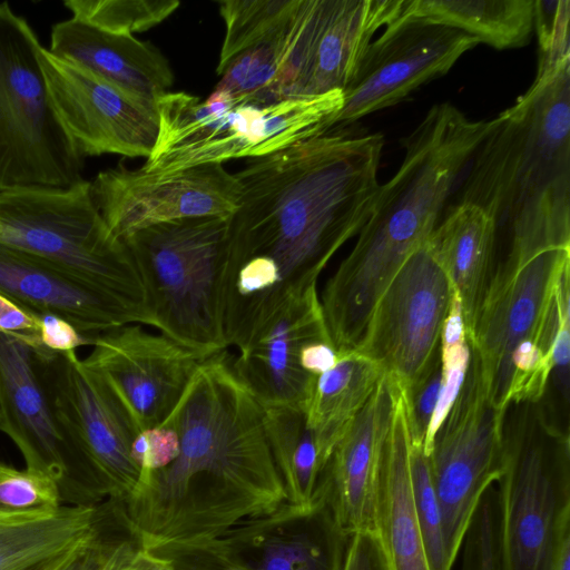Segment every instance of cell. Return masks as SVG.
Masks as SVG:
<instances>
[{
	"label": "cell",
	"mask_w": 570,
	"mask_h": 570,
	"mask_svg": "<svg viewBox=\"0 0 570 570\" xmlns=\"http://www.w3.org/2000/svg\"><path fill=\"white\" fill-rule=\"evenodd\" d=\"M355 124L325 128L235 174L242 193L228 218L226 269L240 268L268 298L317 286L374 209L385 140Z\"/></svg>",
	"instance_id": "cell-1"
},
{
	"label": "cell",
	"mask_w": 570,
	"mask_h": 570,
	"mask_svg": "<svg viewBox=\"0 0 570 570\" xmlns=\"http://www.w3.org/2000/svg\"><path fill=\"white\" fill-rule=\"evenodd\" d=\"M163 424L178 434V456L140 472L134 492L119 502L142 550L203 546L287 500L264 407L226 350L200 365Z\"/></svg>",
	"instance_id": "cell-2"
},
{
	"label": "cell",
	"mask_w": 570,
	"mask_h": 570,
	"mask_svg": "<svg viewBox=\"0 0 570 570\" xmlns=\"http://www.w3.org/2000/svg\"><path fill=\"white\" fill-rule=\"evenodd\" d=\"M492 127L451 102L432 106L401 139L403 160L381 184L356 243L327 279L320 301L328 328L358 340L371 313L406 258L439 223L445 203Z\"/></svg>",
	"instance_id": "cell-3"
},
{
	"label": "cell",
	"mask_w": 570,
	"mask_h": 570,
	"mask_svg": "<svg viewBox=\"0 0 570 570\" xmlns=\"http://www.w3.org/2000/svg\"><path fill=\"white\" fill-rule=\"evenodd\" d=\"M466 169L456 203L492 217L497 253L570 246V58L538 63Z\"/></svg>",
	"instance_id": "cell-4"
},
{
	"label": "cell",
	"mask_w": 570,
	"mask_h": 570,
	"mask_svg": "<svg viewBox=\"0 0 570 570\" xmlns=\"http://www.w3.org/2000/svg\"><path fill=\"white\" fill-rule=\"evenodd\" d=\"M497 487L500 570H556L570 544V439L544 396L508 406Z\"/></svg>",
	"instance_id": "cell-5"
},
{
	"label": "cell",
	"mask_w": 570,
	"mask_h": 570,
	"mask_svg": "<svg viewBox=\"0 0 570 570\" xmlns=\"http://www.w3.org/2000/svg\"><path fill=\"white\" fill-rule=\"evenodd\" d=\"M342 105V91L294 99L168 91L156 99L158 135L142 168L171 173L264 157L330 128Z\"/></svg>",
	"instance_id": "cell-6"
},
{
	"label": "cell",
	"mask_w": 570,
	"mask_h": 570,
	"mask_svg": "<svg viewBox=\"0 0 570 570\" xmlns=\"http://www.w3.org/2000/svg\"><path fill=\"white\" fill-rule=\"evenodd\" d=\"M228 218L179 219L122 238L141 278L154 327L183 345L209 353L227 348Z\"/></svg>",
	"instance_id": "cell-7"
},
{
	"label": "cell",
	"mask_w": 570,
	"mask_h": 570,
	"mask_svg": "<svg viewBox=\"0 0 570 570\" xmlns=\"http://www.w3.org/2000/svg\"><path fill=\"white\" fill-rule=\"evenodd\" d=\"M0 243L31 254L153 318L135 261L108 227L90 181L0 191Z\"/></svg>",
	"instance_id": "cell-8"
},
{
	"label": "cell",
	"mask_w": 570,
	"mask_h": 570,
	"mask_svg": "<svg viewBox=\"0 0 570 570\" xmlns=\"http://www.w3.org/2000/svg\"><path fill=\"white\" fill-rule=\"evenodd\" d=\"M569 267L570 246L495 256L469 345L490 399L502 411L510 403L514 351L530 343L552 357L559 327L570 317Z\"/></svg>",
	"instance_id": "cell-9"
},
{
	"label": "cell",
	"mask_w": 570,
	"mask_h": 570,
	"mask_svg": "<svg viewBox=\"0 0 570 570\" xmlns=\"http://www.w3.org/2000/svg\"><path fill=\"white\" fill-rule=\"evenodd\" d=\"M28 21L0 3V191L65 188L82 180L83 156L65 129Z\"/></svg>",
	"instance_id": "cell-10"
},
{
	"label": "cell",
	"mask_w": 570,
	"mask_h": 570,
	"mask_svg": "<svg viewBox=\"0 0 570 570\" xmlns=\"http://www.w3.org/2000/svg\"><path fill=\"white\" fill-rule=\"evenodd\" d=\"M38 346L0 333V431L20 450L26 468L56 481L63 504H99L107 492L53 404Z\"/></svg>",
	"instance_id": "cell-11"
},
{
	"label": "cell",
	"mask_w": 570,
	"mask_h": 570,
	"mask_svg": "<svg viewBox=\"0 0 570 570\" xmlns=\"http://www.w3.org/2000/svg\"><path fill=\"white\" fill-rule=\"evenodd\" d=\"M504 415L490 399L471 351L461 390L428 454L453 563L482 494L502 474Z\"/></svg>",
	"instance_id": "cell-12"
},
{
	"label": "cell",
	"mask_w": 570,
	"mask_h": 570,
	"mask_svg": "<svg viewBox=\"0 0 570 570\" xmlns=\"http://www.w3.org/2000/svg\"><path fill=\"white\" fill-rule=\"evenodd\" d=\"M453 296L429 238L404 262L377 299L355 350L376 363L405 395L440 361Z\"/></svg>",
	"instance_id": "cell-13"
},
{
	"label": "cell",
	"mask_w": 570,
	"mask_h": 570,
	"mask_svg": "<svg viewBox=\"0 0 570 570\" xmlns=\"http://www.w3.org/2000/svg\"><path fill=\"white\" fill-rule=\"evenodd\" d=\"M317 341L332 344L317 286L288 291L261 306L242 327L230 344L237 350L232 365L263 407L305 412L317 376L302 368L299 354Z\"/></svg>",
	"instance_id": "cell-14"
},
{
	"label": "cell",
	"mask_w": 570,
	"mask_h": 570,
	"mask_svg": "<svg viewBox=\"0 0 570 570\" xmlns=\"http://www.w3.org/2000/svg\"><path fill=\"white\" fill-rule=\"evenodd\" d=\"M41 371L63 423L79 442L108 499L126 500L140 470L130 449L139 433L111 386L87 367L76 351L53 352L38 346Z\"/></svg>",
	"instance_id": "cell-15"
},
{
	"label": "cell",
	"mask_w": 570,
	"mask_h": 570,
	"mask_svg": "<svg viewBox=\"0 0 570 570\" xmlns=\"http://www.w3.org/2000/svg\"><path fill=\"white\" fill-rule=\"evenodd\" d=\"M92 197L115 236L199 217H229L238 207L240 184L223 164H206L171 173L142 167L101 171L90 181Z\"/></svg>",
	"instance_id": "cell-16"
},
{
	"label": "cell",
	"mask_w": 570,
	"mask_h": 570,
	"mask_svg": "<svg viewBox=\"0 0 570 570\" xmlns=\"http://www.w3.org/2000/svg\"><path fill=\"white\" fill-rule=\"evenodd\" d=\"M480 42L460 30L420 21H393L367 47L328 127L351 125L395 106L445 75Z\"/></svg>",
	"instance_id": "cell-17"
},
{
	"label": "cell",
	"mask_w": 570,
	"mask_h": 570,
	"mask_svg": "<svg viewBox=\"0 0 570 570\" xmlns=\"http://www.w3.org/2000/svg\"><path fill=\"white\" fill-rule=\"evenodd\" d=\"M91 345L83 364L111 386L139 432L168 419L200 365L216 354L147 332L140 324L99 333Z\"/></svg>",
	"instance_id": "cell-18"
},
{
	"label": "cell",
	"mask_w": 570,
	"mask_h": 570,
	"mask_svg": "<svg viewBox=\"0 0 570 570\" xmlns=\"http://www.w3.org/2000/svg\"><path fill=\"white\" fill-rule=\"evenodd\" d=\"M40 60L55 109L83 157L150 155L158 135L156 101L120 89L45 47Z\"/></svg>",
	"instance_id": "cell-19"
},
{
	"label": "cell",
	"mask_w": 570,
	"mask_h": 570,
	"mask_svg": "<svg viewBox=\"0 0 570 570\" xmlns=\"http://www.w3.org/2000/svg\"><path fill=\"white\" fill-rule=\"evenodd\" d=\"M350 539L315 491L309 504L286 500L203 546L236 570H343Z\"/></svg>",
	"instance_id": "cell-20"
},
{
	"label": "cell",
	"mask_w": 570,
	"mask_h": 570,
	"mask_svg": "<svg viewBox=\"0 0 570 570\" xmlns=\"http://www.w3.org/2000/svg\"><path fill=\"white\" fill-rule=\"evenodd\" d=\"M397 384L384 375L335 444L315 491L324 493L350 537L373 531L374 502L383 445Z\"/></svg>",
	"instance_id": "cell-21"
},
{
	"label": "cell",
	"mask_w": 570,
	"mask_h": 570,
	"mask_svg": "<svg viewBox=\"0 0 570 570\" xmlns=\"http://www.w3.org/2000/svg\"><path fill=\"white\" fill-rule=\"evenodd\" d=\"M0 293L36 314L59 316L90 336L127 324L151 326L149 317L139 309L1 243Z\"/></svg>",
	"instance_id": "cell-22"
},
{
	"label": "cell",
	"mask_w": 570,
	"mask_h": 570,
	"mask_svg": "<svg viewBox=\"0 0 570 570\" xmlns=\"http://www.w3.org/2000/svg\"><path fill=\"white\" fill-rule=\"evenodd\" d=\"M326 0H301L295 13L223 68L215 90L271 99L304 98Z\"/></svg>",
	"instance_id": "cell-23"
},
{
	"label": "cell",
	"mask_w": 570,
	"mask_h": 570,
	"mask_svg": "<svg viewBox=\"0 0 570 570\" xmlns=\"http://www.w3.org/2000/svg\"><path fill=\"white\" fill-rule=\"evenodd\" d=\"M47 49L120 89L154 101L174 83L168 59L151 42L107 32L75 17L52 27Z\"/></svg>",
	"instance_id": "cell-24"
},
{
	"label": "cell",
	"mask_w": 570,
	"mask_h": 570,
	"mask_svg": "<svg viewBox=\"0 0 570 570\" xmlns=\"http://www.w3.org/2000/svg\"><path fill=\"white\" fill-rule=\"evenodd\" d=\"M411 435L399 387L377 476L373 532L390 570H430L417 524L410 474Z\"/></svg>",
	"instance_id": "cell-25"
},
{
	"label": "cell",
	"mask_w": 570,
	"mask_h": 570,
	"mask_svg": "<svg viewBox=\"0 0 570 570\" xmlns=\"http://www.w3.org/2000/svg\"><path fill=\"white\" fill-rule=\"evenodd\" d=\"M116 515L112 500L55 510H0V570H30L90 544Z\"/></svg>",
	"instance_id": "cell-26"
},
{
	"label": "cell",
	"mask_w": 570,
	"mask_h": 570,
	"mask_svg": "<svg viewBox=\"0 0 570 570\" xmlns=\"http://www.w3.org/2000/svg\"><path fill=\"white\" fill-rule=\"evenodd\" d=\"M429 243L459 296L468 342L492 275L497 254V227L480 207L456 203L438 223Z\"/></svg>",
	"instance_id": "cell-27"
},
{
	"label": "cell",
	"mask_w": 570,
	"mask_h": 570,
	"mask_svg": "<svg viewBox=\"0 0 570 570\" xmlns=\"http://www.w3.org/2000/svg\"><path fill=\"white\" fill-rule=\"evenodd\" d=\"M396 4L397 0H326L306 97L345 91L375 32L394 18Z\"/></svg>",
	"instance_id": "cell-28"
},
{
	"label": "cell",
	"mask_w": 570,
	"mask_h": 570,
	"mask_svg": "<svg viewBox=\"0 0 570 570\" xmlns=\"http://www.w3.org/2000/svg\"><path fill=\"white\" fill-rule=\"evenodd\" d=\"M534 0H397L393 21L453 28L495 49L527 46L533 31ZM387 23V24H389Z\"/></svg>",
	"instance_id": "cell-29"
},
{
	"label": "cell",
	"mask_w": 570,
	"mask_h": 570,
	"mask_svg": "<svg viewBox=\"0 0 570 570\" xmlns=\"http://www.w3.org/2000/svg\"><path fill=\"white\" fill-rule=\"evenodd\" d=\"M384 375L370 358L346 351L337 353L335 365L316 377L305 415L317 443L322 468Z\"/></svg>",
	"instance_id": "cell-30"
},
{
	"label": "cell",
	"mask_w": 570,
	"mask_h": 570,
	"mask_svg": "<svg viewBox=\"0 0 570 570\" xmlns=\"http://www.w3.org/2000/svg\"><path fill=\"white\" fill-rule=\"evenodd\" d=\"M266 433L287 501L306 505L313 501L322 463L305 412L287 406L264 407Z\"/></svg>",
	"instance_id": "cell-31"
},
{
	"label": "cell",
	"mask_w": 570,
	"mask_h": 570,
	"mask_svg": "<svg viewBox=\"0 0 570 570\" xmlns=\"http://www.w3.org/2000/svg\"><path fill=\"white\" fill-rule=\"evenodd\" d=\"M218 4L225 24L217 66L220 69L283 26L295 13L301 0H224Z\"/></svg>",
	"instance_id": "cell-32"
},
{
	"label": "cell",
	"mask_w": 570,
	"mask_h": 570,
	"mask_svg": "<svg viewBox=\"0 0 570 570\" xmlns=\"http://www.w3.org/2000/svg\"><path fill=\"white\" fill-rule=\"evenodd\" d=\"M72 17L100 30L132 36L168 18L179 7L177 0H66Z\"/></svg>",
	"instance_id": "cell-33"
},
{
	"label": "cell",
	"mask_w": 570,
	"mask_h": 570,
	"mask_svg": "<svg viewBox=\"0 0 570 570\" xmlns=\"http://www.w3.org/2000/svg\"><path fill=\"white\" fill-rule=\"evenodd\" d=\"M471 358L462 309L458 294L453 292L448 316L444 321L440 341V362L442 385L431 424L423 444L428 455L435 432L448 415L464 381Z\"/></svg>",
	"instance_id": "cell-34"
},
{
	"label": "cell",
	"mask_w": 570,
	"mask_h": 570,
	"mask_svg": "<svg viewBox=\"0 0 570 570\" xmlns=\"http://www.w3.org/2000/svg\"><path fill=\"white\" fill-rule=\"evenodd\" d=\"M412 497L430 570H451L440 503L433 485L429 458L422 445L410 450Z\"/></svg>",
	"instance_id": "cell-35"
},
{
	"label": "cell",
	"mask_w": 570,
	"mask_h": 570,
	"mask_svg": "<svg viewBox=\"0 0 570 570\" xmlns=\"http://www.w3.org/2000/svg\"><path fill=\"white\" fill-rule=\"evenodd\" d=\"M462 546L461 570H500V499L497 482L482 494Z\"/></svg>",
	"instance_id": "cell-36"
},
{
	"label": "cell",
	"mask_w": 570,
	"mask_h": 570,
	"mask_svg": "<svg viewBox=\"0 0 570 570\" xmlns=\"http://www.w3.org/2000/svg\"><path fill=\"white\" fill-rule=\"evenodd\" d=\"M62 504L59 487L53 479L36 470H19L0 462L1 511H48Z\"/></svg>",
	"instance_id": "cell-37"
},
{
	"label": "cell",
	"mask_w": 570,
	"mask_h": 570,
	"mask_svg": "<svg viewBox=\"0 0 570 570\" xmlns=\"http://www.w3.org/2000/svg\"><path fill=\"white\" fill-rule=\"evenodd\" d=\"M140 549L128 523L117 513L102 533L82 549L66 570H111Z\"/></svg>",
	"instance_id": "cell-38"
},
{
	"label": "cell",
	"mask_w": 570,
	"mask_h": 570,
	"mask_svg": "<svg viewBox=\"0 0 570 570\" xmlns=\"http://www.w3.org/2000/svg\"><path fill=\"white\" fill-rule=\"evenodd\" d=\"M569 21V0H534L533 30L539 45L538 63L570 58Z\"/></svg>",
	"instance_id": "cell-39"
},
{
	"label": "cell",
	"mask_w": 570,
	"mask_h": 570,
	"mask_svg": "<svg viewBox=\"0 0 570 570\" xmlns=\"http://www.w3.org/2000/svg\"><path fill=\"white\" fill-rule=\"evenodd\" d=\"M179 454L177 432L169 425L140 431L132 441L130 455L140 472L160 470Z\"/></svg>",
	"instance_id": "cell-40"
},
{
	"label": "cell",
	"mask_w": 570,
	"mask_h": 570,
	"mask_svg": "<svg viewBox=\"0 0 570 570\" xmlns=\"http://www.w3.org/2000/svg\"><path fill=\"white\" fill-rule=\"evenodd\" d=\"M442 385L441 362L407 395H404L410 425L411 443L424 444ZM403 392V391H402Z\"/></svg>",
	"instance_id": "cell-41"
},
{
	"label": "cell",
	"mask_w": 570,
	"mask_h": 570,
	"mask_svg": "<svg viewBox=\"0 0 570 570\" xmlns=\"http://www.w3.org/2000/svg\"><path fill=\"white\" fill-rule=\"evenodd\" d=\"M40 320V344L53 352L76 351L77 347L92 344L94 336L78 331L68 321L52 315L38 314Z\"/></svg>",
	"instance_id": "cell-42"
},
{
	"label": "cell",
	"mask_w": 570,
	"mask_h": 570,
	"mask_svg": "<svg viewBox=\"0 0 570 570\" xmlns=\"http://www.w3.org/2000/svg\"><path fill=\"white\" fill-rule=\"evenodd\" d=\"M0 333L40 344L39 315L0 293Z\"/></svg>",
	"instance_id": "cell-43"
},
{
	"label": "cell",
	"mask_w": 570,
	"mask_h": 570,
	"mask_svg": "<svg viewBox=\"0 0 570 570\" xmlns=\"http://www.w3.org/2000/svg\"><path fill=\"white\" fill-rule=\"evenodd\" d=\"M343 570H390L373 531H362L351 537Z\"/></svg>",
	"instance_id": "cell-44"
},
{
	"label": "cell",
	"mask_w": 570,
	"mask_h": 570,
	"mask_svg": "<svg viewBox=\"0 0 570 570\" xmlns=\"http://www.w3.org/2000/svg\"><path fill=\"white\" fill-rule=\"evenodd\" d=\"M337 361V352L331 343L312 342L299 354L302 368L311 375L318 376L331 370Z\"/></svg>",
	"instance_id": "cell-45"
},
{
	"label": "cell",
	"mask_w": 570,
	"mask_h": 570,
	"mask_svg": "<svg viewBox=\"0 0 570 570\" xmlns=\"http://www.w3.org/2000/svg\"><path fill=\"white\" fill-rule=\"evenodd\" d=\"M96 540V539H95ZM89 546V544H88ZM86 548V547H85ZM82 548V549H85ZM79 549L77 551L60 556L56 559L41 563L30 570H66L67 567L71 563V561L76 558V556L82 550Z\"/></svg>",
	"instance_id": "cell-46"
},
{
	"label": "cell",
	"mask_w": 570,
	"mask_h": 570,
	"mask_svg": "<svg viewBox=\"0 0 570 570\" xmlns=\"http://www.w3.org/2000/svg\"><path fill=\"white\" fill-rule=\"evenodd\" d=\"M111 570H149L144 557V550L140 549L137 553L121 561Z\"/></svg>",
	"instance_id": "cell-47"
},
{
	"label": "cell",
	"mask_w": 570,
	"mask_h": 570,
	"mask_svg": "<svg viewBox=\"0 0 570 570\" xmlns=\"http://www.w3.org/2000/svg\"><path fill=\"white\" fill-rule=\"evenodd\" d=\"M1 424H2V415H1V406H0V429H1Z\"/></svg>",
	"instance_id": "cell-48"
}]
</instances>
